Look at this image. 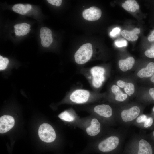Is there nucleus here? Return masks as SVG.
Segmentation results:
<instances>
[{
	"label": "nucleus",
	"instance_id": "1",
	"mask_svg": "<svg viewBox=\"0 0 154 154\" xmlns=\"http://www.w3.org/2000/svg\"><path fill=\"white\" fill-rule=\"evenodd\" d=\"M92 53V44L90 43L84 44L76 52L74 55L75 60L78 64H84L90 60Z\"/></svg>",
	"mask_w": 154,
	"mask_h": 154
},
{
	"label": "nucleus",
	"instance_id": "2",
	"mask_svg": "<svg viewBox=\"0 0 154 154\" xmlns=\"http://www.w3.org/2000/svg\"><path fill=\"white\" fill-rule=\"evenodd\" d=\"M38 134L40 139L43 141L50 143L56 139V134L52 127L48 124L44 123L40 126Z\"/></svg>",
	"mask_w": 154,
	"mask_h": 154
},
{
	"label": "nucleus",
	"instance_id": "3",
	"mask_svg": "<svg viewBox=\"0 0 154 154\" xmlns=\"http://www.w3.org/2000/svg\"><path fill=\"white\" fill-rule=\"evenodd\" d=\"M119 141V139L117 137L110 136L100 143L98 145V149L102 152H110L117 147Z\"/></svg>",
	"mask_w": 154,
	"mask_h": 154
},
{
	"label": "nucleus",
	"instance_id": "4",
	"mask_svg": "<svg viewBox=\"0 0 154 154\" xmlns=\"http://www.w3.org/2000/svg\"><path fill=\"white\" fill-rule=\"evenodd\" d=\"M90 71L93 77V86L96 88L100 87L105 80L104 69L100 67L94 66L91 68Z\"/></svg>",
	"mask_w": 154,
	"mask_h": 154
},
{
	"label": "nucleus",
	"instance_id": "5",
	"mask_svg": "<svg viewBox=\"0 0 154 154\" xmlns=\"http://www.w3.org/2000/svg\"><path fill=\"white\" fill-rule=\"evenodd\" d=\"M89 96L90 93L88 90L84 89H78L71 94L70 99L74 102L82 103L88 100Z\"/></svg>",
	"mask_w": 154,
	"mask_h": 154
},
{
	"label": "nucleus",
	"instance_id": "6",
	"mask_svg": "<svg viewBox=\"0 0 154 154\" xmlns=\"http://www.w3.org/2000/svg\"><path fill=\"white\" fill-rule=\"evenodd\" d=\"M101 15L102 11L100 9L95 6H92L85 10L82 13L84 18L90 21H95L99 19Z\"/></svg>",
	"mask_w": 154,
	"mask_h": 154
},
{
	"label": "nucleus",
	"instance_id": "7",
	"mask_svg": "<svg viewBox=\"0 0 154 154\" xmlns=\"http://www.w3.org/2000/svg\"><path fill=\"white\" fill-rule=\"evenodd\" d=\"M15 120L9 115H4L0 118V133H4L11 129L14 126Z\"/></svg>",
	"mask_w": 154,
	"mask_h": 154
},
{
	"label": "nucleus",
	"instance_id": "8",
	"mask_svg": "<svg viewBox=\"0 0 154 154\" xmlns=\"http://www.w3.org/2000/svg\"><path fill=\"white\" fill-rule=\"evenodd\" d=\"M140 109L137 106L132 107L129 109L124 110L121 113V116L123 121L128 122L135 119L139 115Z\"/></svg>",
	"mask_w": 154,
	"mask_h": 154
},
{
	"label": "nucleus",
	"instance_id": "9",
	"mask_svg": "<svg viewBox=\"0 0 154 154\" xmlns=\"http://www.w3.org/2000/svg\"><path fill=\"white\" fill-rule=\"evenodd\" d=\"M94 111L100 116L106 118L110 117L112 114V109L110 106L108 105H97L94 108Z\"/></svg>",
	"mask_w": 154,
	"mask_h": 154
},
{
	"label": "nucleus",
	"instance_id": "10",
	"mask_svg": "<svg viewBox=\"0 0 154 154\" xmlns=\"http://www.w3.org/2000/svg\"><path fill=\"white\" fill-rule=\"evenodd\" d=\"M100 130V124L98 120L96 118L93 119L91 125L87 128L86 131L90 136H94L98 135Z\"/></svg>",
	"mask_w": 154,
	"mask_h": 154
},
{
	"label": "nucleus",
	"instance_id": "11",
	"mask_svg": "<svg viewBox=\"0 0 154 154\" xmlns=\"http://www.w3.org/2000/svg\"><path fill=\"white\" fill-rule=\"evenodd\" d=\"M140 32L139 29L135 28L130 31L124 30L121 32L122 36L128 41H135L138 38L137 34Z\"/></svg>",
	"mask_w": 154,
	"mask_h": 154
},
{
	"label": "nucleus",
	"instance_id": "12",
	"mask_svg": "<svg viewBox=\"0 0 154 154\" xmlns=\"http://www.w3.org/2000/svg\"><path fill=\"white\" fill-rule=\"evenodd\" d=\"M135 63V60L132 57H129L125 59H121L119 62V66L122 71L126 72L131 69Z\"/></svg>",
	"mask_w": 154,
	"mask_h": 154
},
{
	"label": "nucleus",
	"instance_id": "13",
	"mask_svg": "<svg viewBox=\"0 0 154 154\" xmlns=\"http://www.w3.org/2000/svg\"><path fill=\"white\" fill-rule=\"evenodd\" d=\"M154 72V63L150 62L146 68H143L139 71L137 76L140 78L151 77Z\"/></svg>",
	"mask_w": 154,
	"mask_h": 154
},
{
	"label": "nucleus",
	"instance_id": "14",
	"mask_svg": "<svg viewBox=\"0 0 154 154\" xmlns=\"http://www.w3.org/2000/svg\"><path fill=\"white\" fill-rule=\"evenodd\" d=\"M152 150L150 144L142 139L139 142V150L138 154H152Z\"/></svg>",
	"mask_w": 154,
	"mask_h": 154
},
{
	"label": "nucleus",
	"instance_id": "15",
	"mask_svg": "<svg viewBox=\"0 0 154 154\" xmlns=\"http://www.w3.org/2000/svg\"><path fill=\"white\" fill-rule=\"evenodd\" d=\"M122 6L126 10L134 12L139 9V6L135 0H128L122 4Z\"/></svg>",
	"mask_w": 154,
	"mask_h": 154
},
{
	"label": "nucleus",
	"instance_id": "16",
	"mask_svg": "<svg viewBox=\"0 0 154 154\" xmlns=\"http://www.w3.org/2000/svg\"><path fill=\"white\" fill-rule=\"evenodd\" d=\"M58 117L61 119L68 122H72L75 119V117L66 111L61 113L58 115Z\"/></svg>",
	"mask_w": 154,
	"mask_h": 154
},
{
	"label": "nucleus",
	"instance_id": "17",
	"mask_svg": "<svg viewBox=\"0 0 154 154\" xmlns=\"http://www.w3.org/2000/svg\"><path fill=\"white\" fill-rule=\"evenodd\" d=\"M124 90L125 92L129 96L132 94L135 91V87L134 84L130 83H127L125 87Z\"/></svg>",
	"mask_w": 154,
	"mask_h": 154
},
{
	"label": "nucleus",
	"instance_id": "18",
	"mask_svg": "<svg viewBox=\"0 0 154 154\" xmlns=\"http://www.w3.org/2000/svg\"><path fill=\"white\" fill-rule=\"evenodd\" d=\"M8 59L6 57L3 58L0 56V70H3L5 69L9 63Z\"/></svg>",
	"mask_w": 154,
	"mask_h": 154
},
{
	"label": "nucleus",
	"instance_id": "19",
	"mask_svg": "<svg viewBox=\"0 0 154 154\" xmlns=\"http://www.w3.org/2000/svg\"><path fill=\"white\" fill-rule=\"evenodd\" d=\"M144 53L147 57L154 58V44L152 45L150 49L145 51Z\"/></svg>",
	"mask_w": 154,
	"mask_h": 154
},
{
	"label": "nucleus",
	"instance_id": "20",
	"mask_svg": "<svg viewBox=\"0 0 154 154\" xmlns=\"http://www.w3.org/2000/svg\"><path fill=\"white\" fill-rule=\"evenodd\" d=\"M115 43L117 46L119 47L126 46L127 45V41L123 39L117 40L115 41Z\"/></svg>",
	"mask_w": 154,
	"mask_h": 154
},
{
	"label": "nucleus",
	"instance_id": "21",
	"mask_svg": "<svg viewBox=\"0 0 154 154\" xmlns=\"http://www.w3.org/2000/svg\"><path fill=\"white\" fill-rule=\"evenodd\" d=\"M111 90L112 92L116 96L122 93V92L120 90L119 88L116 85H113L111 87Z\"/></svg>",
	"mask_w": 154,
	"mask_h": 154
},
{
	"label": "nucleus",
	"instance_id": "22",
	"mask_svg": "<svg viewBox=\"0 0 154 154\" xmlns=\"http://www.w3.org/2000/svg\"><path fill=\"white\" fill-rule=\"evenodd\" d=\"M120 30V28L118 27L114 28L110 32V35L112 37H115L119 34Z\"/></svg>",
	"mask_w": 154,
	"mask_h": 154
},
{
	"label": "nucleus",
	"instance_id": "23",
	"mask_svg": "<svg viewBox=\"0 0 154 154\" xmlns=\"http://www.w3.org/2000/svg\"><path fill=\"white\" fill-rule=\"evenodd\" d=\"M127 94L123 93L116 96L115 99L116 100L120 101H124L127 98Z\"/></svg>",
	"mask_w": 154,
	"mask_h": 154
},
{
	"label": "nucleus",
	"instance_id": "24",
	"mask_svg": "<svg viewBox=\"0 0 154 154\" xmlns=\"http://www.w3.org/2000/svg\"><path fill=\"white\" fill-rule=\"evenodd\" d=\"M144 126L145 128H147L151 125L153 123V119L151 117L147 118L144 122Z\"/></svg>",
	"mask_w": 154,
	"mask_h": 154
},
{
	"label": "nucleus",
	"instance_id": "25",
	"mask_svg": "<svg viewBox=\"0 0 154 154\" xmlns=\"http://www.w3.org/2000/svg\"><path fill=\"white\" fill-rule=\"evenodd\" d=\"M47 1L50 4L57 6H60L62 2L61 0H47Z\"/></svg>",
	"mask_w": 154,
	"mask_h": 154
},
{
	"label": "nucleus",
	"instance_id": "26",
	"mask_svg": "<svg viewBox=\"0 0 154 154\" xmlns=\"http://www.w3.org/2000/svg\"><path fill=\"white\" fill-rule=\"evenodd\" d=\"M147 116L144 114L140 116L136 120V121L138 123L144 122L147 119Z\"/></svg>",
	"mask_w": 154,
	"mask_h": 154
},
{
	"label": "nucleus",
	"instance_id": "27",
	"mask_svg": "<svg viewBox=\"0 0 154 154\" xmlns=\"http://www.w3.org/2000/svg\"><path fill=\"white\" fill-rule=\"evenodd\" d=\"M127 83L121 80L118 81L117 82V85L121 88L125 87Z\"/></svg>",
	"mask_w": 154,
	"mask_h": 154
},
{
	"label": "nucleus",
	"instance_id": "28",
	"mask_svg": "<svg viewBox=\"0 0 154 154\" xmlns=\"http://www.w3.org/2000/svg\"><path fill=\"white\" fill-rule=\"evenodd\" d=\"M148 39L150 41H154V30H153L148 38Z\"/></svg>",
	"mask_w": 154,
	"mask_h": 154
},
{
	"label": "nucleus",
	"instance_id": "29",
	"mask_svg": "<svg viewBox=\"0 0 154 154\" xmlns=\"http://www.w3.org/2000/svg\"><path fill=\"white\" fill-rule=\"evenodd\" d=\"M150 95L154 100V88H151L149 91Z\"/></svg>",
	"mask_w": 154,
	"mask_h": 154
},
{
	"label": "nucleus",
	"instance_id": "30",
	"mask_svg": "<svg viewBox=\"0 0 154 154\" xmlns=\"http://www.w3.org/2000/svg\"><path fill=\"white\" fill-rule=\"evenodd\" d=\"M151 82L154 83V72L150 78Z\"/></svg>",
	"mask_w": 154,
	"mask_h": 154
},
{
	"label": "nucleus",
	"instance_id": "31",
	"mask_svg": "<svg viewBox=\"0 0 154 154\" xmlns=\"http://www.w3.org/2000/svg\"><path fill=\"white\" fill-rule=\"evenodd\" d=\"M27 27H28L29 28H30V27L31 26H30V24H28V25H27Z\"/></svg>",
	"mask_w": 154,
	"mask_h": 154
},
{
	"label": "nucleus",
	"instance_id": "32",
	"mask_svg": "<svg viewBox=\"0 0 154 154\" xmlns=\"http://www.w3.org/2000/svg\"><path fill=\"white\" fill-rule=\"evenodd\" d=\"M15 26H16V27H18V26H19V24H16Z\"/></svg>",
	"mask_w": 154,
	"mask_h": 154
},
{
	"label": "nucleus",
	"instance_id": "33",
	"mask_svg": "<svg viewBox=\"0 0 154 154\" xmlns=\"http://www.w3.org/2000/svg\"><path fill=\"white\" fill-rule=\"evenodd\" d=\"M27 29L28 30L30 31L31 30V29L30 28H28Z\"/></svg>",
	"mask_w": 154,
	"mask_h": 154
},
{
	"label": "nucleus",
	"instance_id": "34",
	"mask_svg": "<svg viewBox=\"0 0 154 154\" xmlns=\"http://www.w3.org/2000/svg\"><path fill=\"white\" fill-rule=\"evenodd\" d=\"M153 111L154 112V107H153Z\"/></svg>",
	"mask_w": 154,
	"mask_h": 154
},
{
	"label": "nucleus",
	"instance_id": "35",
	"mask_svg": "<svg viewBox=\"0 0 154 154\" xmlns=\"http://www.w3.org/2000/svg\"><path fill=\"white\" fill-rule=\"evenodd\" d=\"M153 135L154 136V131L153 132Z\"/></svg>",
	"mask_w": 154,
	"mask_h": 154
}]
</instances>
